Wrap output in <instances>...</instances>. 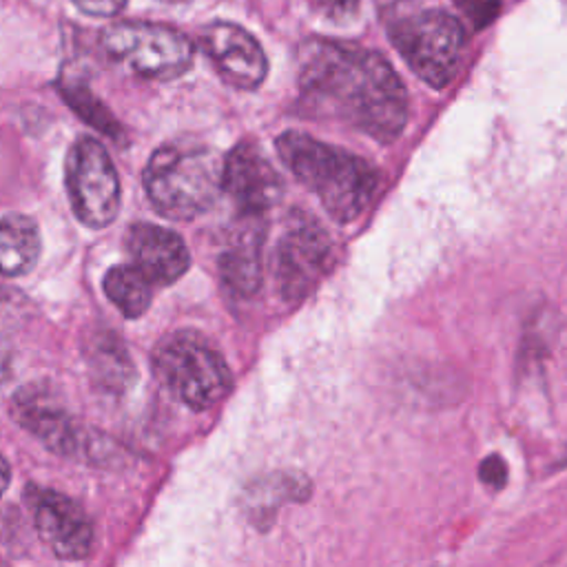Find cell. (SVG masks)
Masks as SVG:
<instances>
[{
	"mask_svg": "<svg viewBox=\"0 0 567 567\" xmlns=\"http://www.w3.org/2000/svg\"><path fill=\"white\" fill-rule=\"evenodd\" d=\"M299 97L315 115L332 117L381 142L408 122V95L388 60L341 40H308L299 51Z\"/></svg>",
	"mask_w": 567,
	"mask_h": 567,
	"instance_id": "1",
	"label": "cell"
},
{
	"mask_svg": "<svg viewBox=\"0 0 567 567\" xmlns=\"http://www.w3.org/2000/svg\"><path fill=\"white\" fill-rule=\"evenodd\" d=\"M275 148L288 171L341 224L359 217L379 186V173L372 164L308 133L286 131L277 135Z\"/></svg>",
	"mask_w": 567,
	"mask_h": 567,
	"instance_id": "2",
	"label": "cell"
},
{
	"mask_svg": "<svg viewBox=\"0 0 567 567\" xmlns=\"http://www.w3.org/2000/svg\"><path fill=\"white\" fill-rule=\"evenodd\" d=\"M226 159L204 144L157 148L144 168V188L153 208L168 219H193L206 213L224 190Z\"/></svg>",
	"mask_w": 567,
	"mask_h": 567,
	"instance_id": "3",
	"label": "cell"
},
{
	"mask_svg": "<svg viewBox=\"0 0 567 567\" xmlns=\"http://www.w3.org/2000/svg\"><path fill=\"white\" fill-rule=\"evenodd\" d=\"M383 22L394 49L430 86L443 89L456 73L465 49L461 20L443 7L388 2Z\"/></svg>",
	"mask_w": 567,
	"mask_h": 567,
	"instance_id": "4",
	"label": "cell"
},
{
	"mask_svg": "<svg viewBox=\"0 0 567 567\" xmlns=\"http://www.w3.org/2000/svg\"><path fill=\"white\" fill-rule=\"evenodd\" d=\"M153 370L175 399L197 412L219 403L230 388L224 357L190 330L173 332L155 346Z\"/></svg>",
	"mask_w": 567,
	"mask_h": 567,
	"instance_id": "5",
	"label": "cell"
},
{
	"mask_svg": "<svg viewBox=\"0 0 567 567\" xmlns=\"http://www.w3.org/2000/svg\"><path fill=\"white\" fill-rule=\"evenodd\" d=\"M100 44L111 60L148 80H173L193 62V42L166 24L115 22L102 31Z\"/></svg>",
	"mask_w": 567,
	"mask_h": 567,
	"instance_id": "6",
	"label": "cell"
},
{
	"mask_svg": "<svg viewBox=\"0 0 567 567\" xmlns=\"http://www.w3.org/2000/svg\"><path fill=\"white\" fill-rule=\"evenodd\" d=\"M66 190L75 217L89 228L109 226L120 210V179L111 155L95 137L82 135L69 151Z\"/></svg>",
	"mask_w": 567,
	"mask_h": 567,
	"instance_id": "7",
	"label": "cell"
},
{
	"mask_svg": "<svg viewBox=\"0 0 567 567\" xmlns=\"http://www.w3.org/2000/svg\"><path fill=\"white\" fill-rule=\"evenodd\" d=\"M332 259V241L323 226L306 215L292 213L277 246V284L279 292L297 301L306 297Z\"/></svg>",
	"mask_w": 567,
	"mask_h": 567,
	"instance_id": "8",
	"label": "cell"
},
{
	"mask_svg": "<svg viewBox=\"0 0 567 567\" xmlns=\"http://www.w3.org/2000/svg\"><path fill=\"white\" fill-rule=\"evenodd\" d=\"M24 503L31 512L38 534L64 560H80L91 551L93 525L84 509L66 494L27 485Z\"/></svg>",
	"mask_w": 567,
	"mask_h": 567,
	"instance_id": "9",
	"label": "cell"
},
{
	"mask_svg": "<svg viewBox=\"0 0 567 567\" xmlns=\"http://www.w3.org/2000/svg\"><path fill=\"white\" fill-rule=\"evenodd\" d=\"M199 44L224 82L250 91L259 86L268 71V58L252 33L233 22L206 24Z\"/></svg>",
	"mask_w": 567,
	"mask_h": 567,
	"instance_id": "10",
	"label": "cell"
},
{
	"mask_svg": "<svg viewBox=\"0 0 567 567\" xmlns=\"http://www.w3.org/2000/svg\"><path fill=\"white\" fill-rule=\"evenodd\" d=\"M224 190L244 215L255 217L279 202L284 184L268 157L246 140L226 155Z\"/></svg>",
	"mask_w": 567,
	"mask_h": 567,
	"instance_id": "11",
	"label": "cell"
},
{
	"mask_svg": "<svg viewBox=\"0 0 567 567\" xmlns=\"http://www.w3.org/2000/svg\"><path fill=\"white\" fill-rule=\"evenodd\" d=\"M126 248L133 266L159 286L177 281L190 261L184 239L157 224H133L126 235Z\"/></svg>",
	"mask_w": 567,
	"mask_h": 567,
	"instance_id": "12",
	"label": "cell"
},
{
	"mask_svg": "<svg viewBox=\"0 0 567 567\" xmlns=\"http://www.w3.org/2000/svg\"><path fill=\"white\" fill-rule=\"evenodd\" d=\"M16 421L40 439L49 450L64 456H78L89 447L78 423L38 390H24L13 399Z\"/></svg>",
	"mask_w": 567,
	"mask_h": 567,
	"instance_id": "13",
	"label": "cell"
},
{
	"mask_svg": "<svg viewBox=\"0 0 567 567\" xmlns=\"http://www.w3.org/2000/svg\"><path fill=\"white\" fill-rule=\"evenodd\" d=\"M40 255L38 224L20 213H7L0 228V268L4 277L27 275Z\"/></svg>",
	"mask_w": 567,
	"mask_h": 567,
	"instance_id": "14",
	"label": "cell"
},
{
	"mask_svg": "<svg viewBox=\"0 0 567 567\" xmlns=\"http://www.w3.org/2000/svg\"><path fill=\"white\" fill-rule=\"evenodd\" d=\"M219 272L228 290L237 297H250L261 284V239L246 233L228 246L219 259Z\"/></svg>",
	"mask_w": 567,
	"mask_h": 567,
	"instance_id": "15",
	"label": "cell"
},
{
	"mask_svg": "<svg viewBox=\"0 0 567 567\" xmlns=\"http://www.w3.org/2000/svg\"><path fill=\"white\" fill-rule=\"evenodd\" d=\"M104 292L124 317H140L153 299V281L133 264L113 266L104 277Z\"/></svg>",
	"mask_w": 567,
	"mask_h": 567,
	"instance_id": "16",
	"label": "cell"
},
{
	"mask_svg": "<svg viewBox=\"0 0 567 567\" xmlns=\"http://www.w3.org/2000/svg\"><path fill=\"white\" fill-rule=\"evenodd\" d=\"M62 95L69 100V104L86 120L91 122L97 131L111 137H120V126L111 117V113L91 95V91H82L78 84H66L62 86Z\"/></svg>",
	"mask_w": 567,
	"mask_h": 567,
	"instance_id": "17",
	"label": "cell"
},
{
	"mask_svg": "<svg viewBox=\"0 0 567 567\" xmlns=\"http://www.w3.org/2000/svg\"><path fill=\"white\" fill-rule=\"evenodd\" d=\"M95 346L100 354L93 359L95 361L93 365L100 370V377L106 379L109 383L126 381L128 379L126 372L131 370V359L126 357V350H122L120 343H109V341L95 343Z\"/></svg>",
	"mask_w": 567,
	"mask_h": 567,
	"instance_id": "18",
	"label": "cell"
},
{
	"mask_svg": "<svg viewBox=\"0 0 567 567\" xmlns=\"http://www.w3.org/2000/svg\"><path fill=\"white\" fill-rule=\"evenodd\" d=\"M306 2L315 13L337 24L352 22L359 13V0H306Z\"/></svg>",
	"mask_w": 567,
	"mask_h": 567,
	"instance_id": "19",
	"label": "cell"
},
{
	"mask_svg": "<svg viewBox=\"0 0 567 567\" xmlns=\"http://www.w3.org/2000/svg\"><path fill=\"white\" fill-rule=\"evenodd\" d=\"M478 476L485 485L494 487V489H501L507 481V465L505 461L498 456V454H489L487 458L481 461V467H478Z\"/></svg>",
	"mask_w": 567,
	"mask_h": 567,
	"instance_id": "20",
	"label": "cell"
},
{
	"mask_svg": "<svg viewBox=\"0 0 567 567\" xmlns=\"http://www.w3.org/2000/svg\"><path fill=\"white\" fill-rule=\"evenodd\" d=\"M73 4L89 16L111 18L124 9L126 0H73Z\"/></svg>",
	"mask_w": 567,
	"mask_h": 567,
	"instance_id": "21",
	"label": "cell"
},
{
	"mask_svg": "<svg viewBox=\"0 0 567 567\" xmlns=\"http://www.w3.org/2000/svg\"><path fill=\"white\" fill-rule=\"evenodd\" d=\"M164 2H188V0H164Z\"/></svg>",
	"mask_w": 567,
	"mask_h": 567,
	"instance_id": "22",
	"label": "cell"
}]
</instances>
